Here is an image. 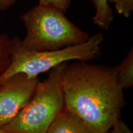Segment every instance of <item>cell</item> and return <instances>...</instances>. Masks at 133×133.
Segmentation results:
<instances>
[{"instance_id": "obj_8", "label": "cell", "mask_w": 133, "mask_h": 133, "mask_svg": "<svg viewBox=\"0 0 133 133\" xmlns=\"http://www.w3.org/2000/svg\"><path fill=\"white\" fill-rule=\"evenodd\" d=\"M118 79L123 89H129L133 85V49L119 65L115 66Z\"/></svg>"}, {"instance_id": "obj_9", "label": "cell", "mask_w": 133, "mask_h": 133, "mask_svg": "<svg viewBox=\"0 0 133 133\" xmlns=\"http://www.w3.org/2000/svg\"><path fill=\"white\" fill-rule=\"evenodd\" d=\"M14 41L6 34L0 33V75L6 70L12 59Z\"/></svg>"}, {"instance_id": "obj_2", "label": "cell", "mask_w": 133, "mask_h": 133, "mask_svg": "<svg viewBox=\"0 0 133 133\" xmlns=\"http://www.w3.org/2000/svg\"><path fill=\"white\" fill-rule=\"evenodd\" d=\"M63 11L38 4L25 12L21 21L26 36L19 43L29 51H44L62 49L86 42L90 36L70 21Z\"/></svg>"}, {"instance_id": "obj_4", "label": "cell", "mask_w": 133, "mask_h": 133, "mask_svg": "<svg viewBox=\"0 0 133 133\" xmlns=\"http://www.w3.org/2000/svg\"><path fill=\"white\" fill-rule=\"evenodd\" d=\"M64 64L50 70L38 83L34 94L16 117L3 129L9 133H46L65 107L61 72Z\"/></svg>"}, {"instance_id": "obj_6", "label": "cell", "mask_w": 133, "mask_h": 133, "mask_svg": "<svg viewBox=\"0 0 133 133\" xmlns=\"http://www.w3.org/2000/svg\"><path fill=\"white\" fill-rule=\"evenodd\" d=\"M46 133H93L79 116L65 107L56 116Z\"/></svg>"}, {"instance_id": "obj_7", "label": "cell", "mask_w": 133, "mask_h": 133, "mask_svg": "<svg viewBox=\"0 0 133 133\" xmlns=\"http://www.w3.org/2000/svg\"><path fill=\"white\" fill-rule=\"evenodd\" d=\"M95 8V14L92 22L96 25L108 30L114 19L112 9L109 6L108 0H90Z\"/></svg>"}, {"instance_id": "obj_10", "label": "cell", "mask_w": 133, "mask_h": 133, "mask_svg": "<svg viewBox=\"0 0 133 133\" xmlns=\"http://www.w3.org/2000/svg\"><path fill=\"white\" fill-rule=\"evenodd\" d=\"M108 2L114 3L118 13L124 17H129L132 14L133 0H108Z\"/></svg>"}, {"instance_id": "obj_3", "label": "cell", "mask_w": 133, "mask_h": 133, "mask_svg": "<svg viewBox=\"0 0 133 133\" xmlns=\"http://www.w3.org/2000/svg\"><path fill=\"white\" fill-rule=\"evenodd\" d=\"M12 39V59L6 70L0 75V83L19 74H25L30 78L38 77L39 74L74 60L88 62L100 53L104 36L102 33H98L81 44L44 51L25 49L20 44L19 38Z\"/></svg>"}, {"instance_id": "obj_5", "label": "cell", "mask_w": 133, "mask_h": 133, "mask_svg": "<svg viewBox=\"0 0 133 133\" xmlns=\"http://www.w3.org/2000/svg\"><path fill=\"white\" fill-rule=\"evenodd\" d=\"M39 81L38 76L19 74L0 83V128L9 123L29 102Z\"/></svg>"}, {"instance_id": "obj_12", "label": "cell", "mask_w": 133, "mask_h": 133, "mask_svg": "<svg viewBox=\"0 0 133 133\" xmlns=\"http://www.w3.org/2000/svg\"><path fill=\"white\" fill-rule=\"evenodd\" d=\"M108 133H133L123 121L119 120Z\"/></svg>"}, {"instance_id": "obj_13", "label": "cell", "mask_w": 133, "mask_h": 133, "mask_svg": "<svg viewBox=\"0 0 133 133\" xmlns=\"http://www.w3.org/2000/svg\"><path fill=\"white\" fill-rule=\"evenodd\" d=\"M17 0H0V10L5 11L7 10L14 4Z\"/></svg>"}, {"instance_id": "obj_1", "label": "cell", "mask_w": 133, "mask_h": 133, "mask_svg": "<svg viewBox=\"0 0 133 133\" xmlns=\"http://www.w3.org/2000/svg\"><path fill=\"white\" fill-rule=\"evenodd\" d=\"M61 82L65 107L93 133H108L121 119L126 101L116 67L81 61L65 63Z\"/></svg>"}, {"instance_id": "obj_14", "label": "cell", "mask_w": 133, "mask_h": 133, "mask_svg": "<svg viewBox=\"0 0 133 133\" xmlns=\"http://www.w3.org/2000/svg\"><path fill=\"white\" fill-rule=\"evenodd\" d=\"M0 133H9L7 131H4V129H3L2 128H0Z\"/></svg>"}, {"instance_id": "obj_11", "label": "cell", "mask_w": 133, "mask_h": 133, "mask_svg": "<svg viewBox=\"0 0 133 133\" xmlns=\"http://www.w3.org/2000/svg\"><path fill=\"white\" fill-rule=\"evenodd\" d=\"M71 0H39V4L56 8L65 12L70 6Z\"/></svg>"}]
</instances>
